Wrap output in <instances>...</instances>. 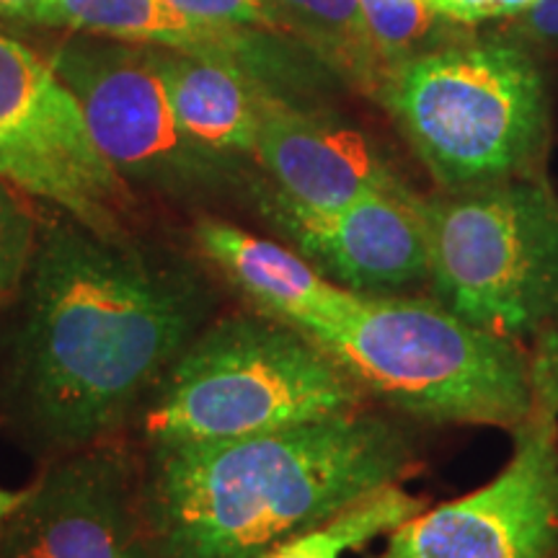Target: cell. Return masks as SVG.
Segmentation results:
<instances>
[{
  "label": "cell",
  "instance_id": "21",
  "mask_svg": "<svg viewBox=\"0 0 558 558\" xmlns=\"http://www.w3.org/2000/svg\"><path fill=\"white\" fill-rule=\"evenodd\" d=\"M543 0H432L437 11L460 21V24H484V21H509L522 16Z\"/></svg>",
  "mask_w": 558,
  "mask_h": 558
},
{
  "label": "cell",
  "instance_id": "9",
  "mask_svg": "<svg viewBox=\"0 0 558 558\" xmlns=\"http://www.w3.org/2000/svg\"><path fill=\"white\" fill-rule=\"evenodd\" d=\"M50 65L122 179L186 190L213 181L226 166L181 130L148 47L81 32L62 41Z\"/></svg>",
  "mask_w": 558,
  "mask_h": 558
},
{
  "label": "cell",
  "instance_id": "25",
  "mask_svg": "<svg viewBox=\"0 0 558 558\" xmlns=\"http://www.w3.org/2000/svg\"><path fill=\"white\" fill-rule=\"evenodd\" d=\"M548 558H558V548H556V550H554V554H550Z\"/></svg>",
  "mask_w": 558,
  "mask_h": 558
},
{
  "label": "cell",
  "instance_id": "10",
  "mask_svg": "<svg viewBox=\"0 0 558 558\" xmlns=\"http://www.w3.org/2000/svg\"><path fill=\"white\" fill-rule=\"evenodd\" d=\"M0 558H158L143 486L120 452L73 450L0 520Z\"/></svg>",
  "mask_w": 558,
  "mask_h": 558
},
{
  "label": "cell",
  "instance_id": "17",
  "mask_svg": "<svg viewBox=\"0 0 558 558\" xmlns=\"http://www.w3.org/2000/svg\"><path fill=\"white\" fill-rule=\"evenodd\" d=\"M424 509V501L401 486L390 484L380 492L347 507L324 525L305 530L295 538L279 543L262 558H341L349 550L393 533L396 527Z\"/></svg>",
  "mask_w": 558,
  "mask_h": 558
},
{
  "label": "cell",
  "instance_id": "5",
  "mask_svg": "<svg viewBox=\"0 0 558 558\" xmlns=\"http://www.w3.org/2000/svg\"><path fill=\"white\" fill-rule=\"evenodd\" d=\"M365 388L303 331L230 316L199 331L148 411L153 445L222 442L362 409Z\"/></svg>",
  "mask_w": 558,
  "mask_h": 558
},
{
  "label": "cell",
  "instance_id": "8",
  "mask_svg": "<svg viewBox=\"0 0 558 558\" xmlns=\"http://www.w3.org/2000/svg\"><path fill=\"white\" fill-rule=\"evenodd\" d=\"M0 177L68 218L124 239V179L90 137L78 99L50 62L0 34Z\"/></svg>",
  "mask_w": 558,
  "mask_h": 558
},
{
  "label": "cell",
  "instance_id": "6",
  "mask_svg": "<svg viewBox=\"0 0 558 558\" xmlns=\"http://www.w3.org/2000/svg\"><path fill=\"white\" fill-rule=\"evenodd\" d=\"M429 288L445 308L497 337L558 326V194L538 171L473 190L418 194Z\"/></svg>",
  "mask_w": 558,
  "mask_h": 558
},
{
  "label": "cell",
  "instance_id": "7",
  "mask_svg": "<svg viewBox=\"0 0 558 558\" xmlns=\"http://www.w3.org/2000/svg\"><path fill=\"white\" fill-rule=\"evenodd\" d=\"M486 486L418 512L373 558H548L558 548V326L538 337L533 409Z\"/></svg>",
  "mask_w": 558,
  "mask_h": 558
},
{
  "label": "cell",
  "instance_id": "15",
  "mask_svg": "<svg viewBox=\"0 0 558 558\" xmlns=\"http://www.w3.org/2000/svg\"><path fill=\"white\" fill-rule=\"evenodd\" d=\"M181 130L218 158L254 156L269 90L215 54L153 47Z\"/></svg>",
  "mask_w": 558,
  "mask_h": 558
},
{
  "label": "cell",
  "instance_id": "11",
  "mask_svg": "<svg viewBox=\"0 0 558 558\" xmlns=\"http://www.w3.org/2000/svg\"><path fill=\"white\" fill-rule=\"evenodd\" d=\"M264 213L320 275L357 295H407L429 282V243L418 194H367L316 213L267 190Z\"/></svg>",
  "mask_w": 558,
  "mask_h": 558
},
{
  "label": "cell",
  "instance_id": "24",
  "mask_svg": "<svg viewBox=\"0 0 558 558\" xmlns=\"http://www.w3.org/2000/svg\"><path fill=\"white\" fill-rule=\"evenodd\" d=\"M21 497H24V492H11V488H0V520L9 518L13 512V507L19 505Z\"/></svg>",
  "mask_w": 558,
  "mask_h": 558
},
{
  "label": "cell",
  "instance_id": "4",
  "mask_svg": "<svg viewBox=\"0 0 558 558\" xmlns=\"http://www.w3.org/2000/svg\"><path fill=\"white\" fill-rule=\"evenodd\" d=\"M365 390L437 424L518 429L533 409V360L437 298L362 295L320 341Z\"/></svg>",
  "mask_w": 558,
  "mask_h": 558
},
{
  "label": "cell",
  "instance_id": "3",
  "mask_svg": "<svg viewBox=\"0 0 558 558\" xmlns=\"http://www.w3.org/2000/svg\"><path fill=\"white\" fill-rule=\"evenodd\" d=\"M375 101L442 192L538 171L550 132L546 75L530 47L471 37L396 68Z\"/></svg>",
  "mask_w": 558,
  "mask_h": 558
},
{
  "label": "cell",
  "instance_id": "14",
  "mask_svg": "<svg viewBox=\"0 0 558 558\" xmlns=\"http://www.w3.org/2000/svg\"><path fill=\"white\" fill-rule=\"evenodd\" d=\"M197 243L262 316L282 320L318 344L362 298L320 275L295 248L246 233L233 222L199 220Z\"/></svg>",
  "mask_w": 558,
  "mask_h": 558
},
{
  "label": "cell",
  "instance_id": "26",
  "mask_svg": "<svg viewBox=\"0 0 558 558\" xmlns=\"http://www.w3.org/2000/svg\"><path fill=\"white\" fill-rule=\"evenodd\" d=\"M427 3H432V0H427Z\"/></svg>",
  "mask_w": 558,
  "mask_h": 558
},
{
  "label": "cell",
  "instance_id": "23",
  "mask_svg": "<svg viewBox=\"0 0 558 558\" xmlns=\"http://www.w3.org/2000/svg\"><path fill=\"white\" fill-rule=\"evenodd\" d=\"M45 3L47 0H0V16L34 21Z\"/></svg>",
  "mask_w": 558,
  "mask_h": 558
},
{
  "label": "cell",
  "instance_id": "12",
  "mask_svg": "<svg viewBox=\"0 0 558 558\" xmlns=\"http://www.w3.org/2000/svg\"><path fill=\"white\" fill-rule=\"evenodd\" d=\"M271 179V192L292 205L329 213L367 194H416L352 124L269 96L262 111L254 156Z\"/></svg>",
  "mask_w": 558,
  "mask_h": 558
},
{
  "label": "cell",
  "instance_id": "16",
  "mask_svg": "<svg viewBox=\"0 0 558 558\" xmlns=\"http://www.w3.org/2000/svg\"><path fill=\"white\" fill-rule=\"evenodd\" d=\"M288 37H298L320 65L360 94H380L388 81L373 39L362 0H271Z\"/></svg>",
  "mask_w": 558,
  "mask_h": 558
},
{
  "label": "cell",
  "instance_id": "1",
  "mask_svg": "<svg viewBox=\"0 0 558 558\" xmlns=\"http://www.w3.org/2000/svg\"><path fill=\"white\" fill-rule=\"evenodd\" d=\"M9 341V393L41 442L109 435L197 339L209 292L181 262L81 222L37 235Z\"/></svg>",
  "mask_w": 558,
  "mask_h": 558
},
{
  "label": "cell",
  "instance_id": "18",
  "mask_svg": "<svg viewBox=\"0 0 558 558\" xmlns=\"http://www.w3.org/2000/svg\"><path fill=\"white\" fill-rule=\"evenodd\" d=\"M362 13L388 75L411 60L476 37L473 26L445 16L427 0H362Z\"/></svg>",
  "mask_w": 558,
  "mask_h": 558
},
{
  "label": "cell",
  "instance_id": "13",
  "mask_svg": "<svg viewBox=\"0 0 558 558\" xmlns=\"http://www.w3.org/2000/svg\"><path fill=\"white\" fill-rule=\"evenodd\" d=\"M34 21L137 45L215 54L239 65L271 96L290 101L284 90L292 83L290 58L269 47L267 29L205 24L169 0H47Z\"/></svg>",
  "mask_w": 558,
  "mask_h": 558
},
{
  "label": "cell",
  "instance_id": "2",
  "mask_svg": "<svg viewBox=\"0 0 558 558\" xmlns=\"http://www.w3.org/2000/svg\"><path fill=\"white\" fill-rule=\"evenodd\" d=\"M411 463L407 432L362 409L222 442L153 445L145 520L158 558H262Z\"/></svg>",
  "mask_w": 558,
  "mask_h": 558
},
{
  "label": "cell",
  "instance_id": "22",
  "mask_svg": "<svg viewBox=\"0 0 558 558\" xmlns=\"http://www.w3.org/2000/svg\"><path fill=\"white\" fill-rule=\"evenodd\" d=\"M505 37L525 47H558V0H543L522 16L509 19Z\"/></svg>",
  "mask_w": 558,
  "mask_h": 558
},
{
  "label": "cell",
  "instance_id": "19",
  "mask_svg": "<svg viewBox=\"0 0 558 558\" xmlns=\"http://www.w3.org/2000/svg\"><path fill=\"white\" fill-rule=\"evenodd\" d=\"M34 246L37 222L13 194L9 181L0 177V295H13L21 288Z\"/></svg>",
  "mask_w": 558,
  "mask_h": 558
},
{
  "label": "cell",
  "instance_id": "20",
  "mask_svg": "<svg viewBox=\"0 0 558 558\" xmlns=\"http://www.w3.org/2000/svg\"><path fill=\"white\" fill-rule=\"evenodd\" d=\"M186 16L222 26H256L284 34L271 0H169Z\"/></svg>",
  "mask_w": 558,
  "mask_h": 558
}]
</instances>
